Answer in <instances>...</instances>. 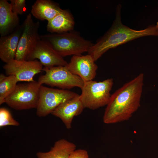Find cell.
<instances>
[{
  "instance_id": "cell-1",
  "label": "cell",
  "mask_w": 158,
  "mask_h": 158,
  "mask_svg": "<svg viewBox=\"0 0 158 158\" xmlns=\"http://www.w3.org/2000/svg\"><path fill=\"white\" fill-rule=\"evenodd\" d=\"M144 74L141 73L124 84L111 95L103 121L113 124L129 120L140 106Z\"/></svg>"
},
{
  "instance_id": "cell-2",
  "label": "cell",
  "mask_w": 158,
  "mask_h": 158,
  "mask_svg": "<svg viewBox=\"0 0 158 158\" xmlns=\"http://www.w3.org/2000/svg\"><path fill=\"white\" fill-rule=\"evenodd\" d=\"M121 7L120 4L117 6L115 18L110 29L87 52L95 62L111 49L141 37L158 36V28L156 25H151L144 30H138L123 25L121 19Z\"/></svg>"
},
{
  "instance_id": "cell-3",
  "label": "cell",
  "mask_w": 158,
  "mask_h": 158,
  "mask_svg": "<svg viewBox=\"0 0 158 158\" xmlns=\"http://www.w3.org/2000/svg\"><path fill=\"white\" fill-rule=\"evenodd\" d=\"M41 40L48 42L61 56L81 55L88 52L93 44L79 32L74 30L61 33L47 34L40 36Z\"/></svg>"
},
{
  "instance_id": "cell-4",
  "label": "cell",
  "mask_w": 158,
  "mask_h": 158,
  "mask_svg": "<svg viewBox=\"0 0 158 158\" xmlns=\"http://www.w3.org/2000/svg\"><path fill=\"white\" fill-rule=\"evenodd\" d=\"M113 85L112 78L102 81L92 80L84 82L80 95L84 108L95 110L107 106L111 96L110 92Z\"/></svg>"
},
{
  "instance_id": "cell-5",
  "label": "cell",
  "mask_w": 158,
  "mask_h": 158,
  "mask_svg": "<svg viewBox=\"0 0 158 158\" xmlns=\"http://www.w3.org/2000/svg\"><path fill=\"white\" fill-rule=\"evenodd\" d=\"M41 85L35 80L17 84L13 91L6 99L5 103L16 110L36 108Z\"/></svg>"
},
{
  "instance_id": "cell-6",
  "label": "cell",
  "mask_w": 158,
  "mask_h": 158,
  "mask_svg": "<svg viewBox=\"0 0 158 158\" xmlns=\"http://www.w3.org/2000/svg\"><path fill=\"white\" fill-rule=\"evenodd\" d=\"M42 71L45 74L40 76L37 81L42 85L45 84L66 90L75 87L81 89L84 83L81 78L72 73L66 66L44 67Z\"/></svg>"
},
{
  "instance_id": "cell-7",
  "label": "cell",
  "mask_w": 158,
  "mask_h": 158,
  "mask_svg": "<svg viewBox=\"0 0 158 158\" xmlns=\"http://www.w3.org/2000/svg\"><path fill=\"white\" fill-rule=\"evenodd\" d=\"M79 95L68 90L54 89L42 85L36 108V114L39 117L46 116L61 104Z\"/></svg>"
},
{
  "instance_id": "cell-8",
  "label": "cell",
  "mask_w": 158,
  "mask_h": 158,
  "mask_svg": "<svg viewBox=\"0 0 158 158\" xmlns=\"http://www.w3.org/2000/svg\"><path fill=\"white\" fill-rule=\"evenodd\" d=\"M23 23L24 28L20 38L15 59L28 60L38 42L41 40L39 33V22H35L31 13L26 16Z\"/></svg>"
},
{
  "instance_id": "cell-9",
  "label": "cell",
  "mask_w": 158,
  "mask_h": 158,
  "mask_svg": "<svg viewBox=\"0 0 158 158\" xmlns=\"http://www.w3.org/2000/svg\"><path fill=\"white\" fill-rule=\"evenodd\" d=\"M43 65L36 60L19 61L13 60L3 66L7 75L15 76L19 81H35V75L42 71Z\"/></svg>"
},
{
  "instance_id": "cell-10",
  "label": "cell",
  "mask_w": 158,
  "mask_h": 158,
  "mask_svg": "<svg viewBox=\"0 0 158 158\" xmlns=\"http://www.w3.org/2000/svg\"><path fill=\"white\" fill-rule=\"evenodd\" d=\"M38 59L44 67L51 68L66 66L68 63L47 41L41 40L38 42L28 60Z\"/></svg>"
},
{
  "instance_id": "cell-11",
  "label": "cell",
  "mask_w": 158,
  "mask_h": 158,
  "mask_svg": "<svg viewBox=\"0 0 158 158\" xmlns=\"http://www.w3.org/2000/svg\"><path fill=\"white\" fill-rule=\"evenodd\" d=\"M92 57L88 54L73 55L66 66L73 74L80 77L84 82L93 80L98 68Z\"/></svg>"
},
{
  "instance_id": "cell-12",
  "label": "cell",
  "mask_w": 158,
  "mask_h": 158,
  "mask_svg": "<svg viewBox=\"0 0 158 158\" xmlns=\"http://www.w3.org/2000/svg\"><path fill=\"white\" fill-rule=\"evenodd\" d=\"M84 108L79 95L60 104L51 114L59 118L66 128L70 129L71 128L73 118L80 114Z\"/></svg>"
},
{
  "instance_id": "cell-13",
  "label": "cell",
  "mask_w": 158,
  "mask_h": 158,
  "mask_svg": "<svg viewBox=\"0 0 158 158\" xmlns=\"http://www.w3.org/2000/svg\"><path fill=\"white\" fill-rule=\"evenodd\" d=\"M23 23L10 34L0 38V59L6 63L15 59L19 42L23 30Z\"/></svg>"
},
{
  "instance_id": "cell-14",
  "label": "cell",
  "mask_w": 158,
  "mask_h": 158,
  "mask_svg": "<svg viewBox=\"0 0 158 158\" xmlns=\"http://www.w3.org/2000/svg\"><path fill=\"white\" fill-rule=\"evenodd\" d=\"M18 15L13 12L10 3L6 0H0V34L8 35L20 25Z\"/></svg>"
},
{
  "instance_id": "cell-15",
  "label": "cell",
  "mask_w": 158,
  "mask_h": 158,
  "mask_svg": "<svg viewBox=\"0 0 158 158\" xmlns=\"http://www.w3.org/2000/svg\"><path fill=\"white\" fill-rule=\"evenodd\" d=\"M62 10L59 4L51 0H37L32 6L31 14L38 20L48 21Z\"/></svg>"
},
{
  "instance_id": "cell-16",
  "label": "cell",
  "mask_w": 158,
  "mask_h": 158,
  "mask_svg": "<svg viewBox=\"0 0 158 158\" xmlns=\"http://www.w3.org/2000/svg\"><path fill=\"white\" fill-rule=\"evenodd\" d=\"M75 25L73 17L69 11L62 9L51 20L47 21V30L51 33H61L73 30Z\"/></svg>"
},
{
  "instance_id": "cell-17",
  "label": "cell",
  "mask_w": 158,
  "mask_h": 158,
  "mask_svg": "<svg viewBox=\"0 0 158 158\" xmlns=\"http://www.w3.org/2000/svg\"><path fill=\"white\" fill-rule=\"evenodd\" d=\"M76 148L74 143L62 139L56 142L49 151L38 152L36 156L37 158H68Z\"/></svg>"
},
{
  "instance_id": "cell-18",
  "label": "cell",
  "mask_w": 158,
  "mask_h": 158,
  "mask_svg": "<svg viewBox=\"0 0 158 158\" xmlns=\"http://www.w3.org/2000/svg\"><path fill=\"white\" fill-rule=\"evenodd\" d=\"M19 81L13 75L6 76L0 75V104L5 103L6 99L14 90Z\"/></svg>"
},
{
  "instance_id": "cell-19",
  "label": "cell",
  "mask_w": 158,
  "mask_h": 158,
  "mask_svg": "<svg viewBox=\"0 0 158 158\" xmlns=\"http://www.w3.org/2000/svg\"><path fill=\"white\" fill-rule=\"evenodd\" d=\"M18 121L15 120L9 111L7 109L1 107L0 109V127L8 125L18 126Z\"/></svg>"
},
{
  "instance_id": "cell-20",
  "label": "cell",
  "mask_w": 158,
  "mask_h": 158,
  "mask_svg": "<svg viewBox=\"0 0 158 158\" xmlns=\"http://www.w3.org/2000/svg\"><path fill=\"white\" fill-rule=\"evenodd\" d=\"M12 11L17 14L22 15L26 10V0H10Z\"/></svg>"
},
{
  "instance_id": "cell-21",
  "label": "cell",
  "mask_w": 158,
  "mask_h": 158,
  "mask_svg": "<svg viewBox=\"0 0 158 158\" xmlns=\"http://www.w3.org/2000/svg\"><path fill=\"white\" fill-rule=\"evenodd\" d=\"M68 158H89L87 152L84 149L75 150L70 155Z\"/></svg>"
},
{
  "instance_id": "cell-22",
  "label": "cell",
  "mask_w": 158,
  "mask_h": 158,
  "mask_svg": "<svg viewBox=\"0 0 158 158\" xmlns=\"http://www.w3.org/2000/svg\"><path fill=\"white\" fill-rule=\"evenodd\" d=\"M156 27L158 28V22H157L156 25Z\"/></svg>"
}]
</instances>
